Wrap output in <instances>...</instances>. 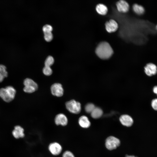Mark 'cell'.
I'll return each mask as SVG.
<instances>
[{
    "mask_svg": "<svg viewBox=\"0 0 157 157\" xmlns=\"http://www.w3.org/2000/svg\"><path fill=\"white\" fill-rule=\"evenodd\" d=\"M54 122L57 125L65 126L67 125L68 120L65 115L63 113H60L56 116Z\"/></svg>",
    "mask_w": 157,
    "mask_h": 157,
    "instance_id": "cell-8",
    "label": "cell"
},
{
    "mask_svg": "<svg viewBox=\"0 0 157 157\" xmlns=\"http://www.w3.org/2000/svg\"><path fill=\"white\" fill-rule=\"evenodd\" d=\"M133 9L135 14L139 15H141L144 14L145 9L141 5L135 3L133 6Z\"/></svg>",
    "mask_w": 157,
    "mask_h": 157,
    "instance_id": "cell-14",
    "label": "cell"
},
{
    "mask_svg": "<svg viewBox=\"0 0 157 157\" xmlns=\"http://www.w3.org/2000/svg\"><path fill=\"white\" fill-rule=\"evenodd\" d=\"M0 73L4 76V78L8 76V73L6 71V66L2 64H0Z\"/></svg>",
    "mask_w": 157,
    "mask_h": 157,
    "instance_id": "cell-20",
    "label": "cell"
},
{
    "mask_svg": "<svg viewBox=\"0 0 157 157\" xmlns=\"http://www.w3.org/2000/svg\"><path fill=\"white\" fill-rule=\"evenodd\" d=\"M103 111L101 109L98 107H95L91 113V117L94 119H97L101 116Z\"/></svg>",
    "mask_w": 157,
    "mask_h": 157,
    "instance_id": "cell-16",
    "label": "cell"
},
{
    "mask_svg": "<svg viewBox=\"0 0 157 157\" xmlns=\"http://www.w3.org/2000/svg\"><path fill=\"white\" fill-rule=\"evenodd\" d=\"M153 91L154 93L157 95V86H155L154 87Z\"/></svg>",
    "mask_w": 157,
    "mask_h": 157,
    "instance_id": "cell-27",
    "label": "cell"
},
{
    "mask_svg": "<svg viewBox=\"0 0 157 157\" xmlns=\"http://www.w3.org/2000/svg\"><path fill=\"white\" fill-rule=\"evenodd\" d=\"M144 72L149 76H152L157 73V67L154 63H147L144 67Z\"/></svg>",
    "mask_w": 157,
    "mask_h": 157,
    "instance_id": "cell-7",
    "label": "cell"
},
{
    "mask_svg": "<svg viewBox=\"0 0 157 157\" xmlns=\"http://www.w3.org/2000/svg\"><path fill=\"white\" fill-rule=\"evenodd\" d=\"M37 90L34 87L26 86L23 88L24 91L26 93H32L35 92Z\"/></svg>",
    "mask_w": 157,
    "mask_h": 157,
    "instance_id": "cell-21",
    "label": "cell"
},
{
    "mask_svg": "<svg viewBox=\"0 0 157 157\" xmlns=\"http://www.w3.org/2000/svg\"><path fill=\"white\" fill-rule=\"evenodd\" d=\"M48 149L53 155L56 156L61 153L63 147L60 144L57 142H53L49 144Z\"/></svg>",
    "mask_w": 157,
    "mask_h": 157,
    "instance_id": "cell-5",
    "label": "cell"
},
{
    "mask_svg": "<svg viewBox=\"0 0 157 157\" xmlns=\"http://www.w3.org/2000/svg\"><path fill=\"white\" fill-rule=\"evenodd\" d=\"M95 53L100 58L107 59L111 57L113 51L110 44L108 42L104 41L98 44L96 48Z\"/></svg>",
    "mask_w": 157,
    "mask_h": 157,
    "instance_id": "cell-1",
    "label": "cell"
},
{
    "mask_svg": "<svg viewBox=\"0 0 157 157\" xmlns=\"http://www.w3.org/2000/svg\"><path fill=\"white\" fill-rule=\"evenodd\" d=\"M78 123L79 126L83 128H88L91 124L88 117L84 115L82 116L79 117L78 120Z\"/></svg>",
    "mask_w": 157,
    "mask_h": 157,
    "instance_id": "cell-12",
    "label": "cell"
},
{
    "mask_svg": "<svg viewBox=\"0 0 157 157\" xmlns=\"http://www.w3.org/2000/svg\"><path fill=\"white\" fill-rule=\"evenodd\" d=\"M12 133L13 136L16 138H23L24 135L23 129L19 126L15 127Z\"/></svg>",
    "mask_w": 157,
    "mask_h": 157,
    "instance_id": "cell-13",
    "label": "cell"
},
{
    "mask_svg": "<svg viewBox=\"0 0 157 157\" xmlns=\"http://www.w3.org/2000/svg\"><path fill=\"white\" fill-rule=\"evenodd\" d=\"M125 157H137L134 156L126 155Z\"/></svg>",
    "mask_w": 157,
    "mask_h": 157,
    "instance_id": "cell-29",
    "label": "cell"
},
{
    "mask_svg": "<svg viewBox=\"0 0 157 157\" xmlns=\"http://www.w3.org/2000/svg\"><path fill=\"white\" fill-rule=\"evenodd\" d=\"M94 105L92 103H88L87 104L85 107V111L88 113H91L95 108Z\"/></svg>",
    "mask_w": 157,
    "mask_h": 157,
    "instance_id": "cell-19",
    "label": "cell"
},
{
    "mask_svg": "<svg viewBox=\"0 0 157 157\" xmlns=\"http://www.w3.org/2000/svg\"><path fill=\"white\" fill-rule=\"evenodd\" d=\"M151 105L154 109L157 110V98L153 99L152 101Z\"/></svg>",
    "mask_w": 157,
    "mask_h": 157,
    "instance_id": "cell-26",
    "label": "cell"
},
{
    "mask_svg": "<svg viewBox=\"0 0 157 157\" xmlns=\"http://www.w3.org/2000/svg\"><path fill=\"white\" fill-rule=\"evenodd\" d=\"M116 6L118 11L121 13H126L129 9V4L124 0L119 1L117 2Z\"/></svg>",
    "mask_w": 157,
    "mask_h": 157,
    "instance_id": "cell-10",
    "label": "cell"
},
{
    "mask_svg": "<svg viewBox=\"0 0 157 157\" xmlns=\"http://www.w3.org/2000/svg\"><path fill=\"white\" fill-rule=\"evenodd\" d=\"M16 94V90L11 86L0 89V97L6 102H9L12 101L14 99Z\"/></svg>",
    "mask_w": 157,
    "mask_h": 157,
    "instance_id": "cell-2",
    "label": "cell"
},
{
    "mask_svg": "<svg viewBox=\"0 0 157 157\" xmlns=\"http://www.w3.org/2000/svg\"><path fill=\"white\" fill-rule=\"evenodd\" d=\"M67 109L70 112L74 114H78L81 110L80 103L74 100H71L65 104Z\"/></svg>",
    "mask_w": 157,
    "mask_h": 157,
    "instance_id": "cell-3",
    "label": "cell"
},
{
    "mask_svg": "<svg viewBox=\"0 0 157 157\" xmlns=\"http://www.w3.org/2000/svg\"><path fill=\"white\" fill-rule=\"evenodd\" d=\"M4 78V76L0 73V83L3 81Z\"/></svg>",
    "mask_w": 157,
    "mask_h": 157,
    "instance_id": "cell-28",
    "label": "cell"
},
{
    "mask_svg": "<svg viewBox=\"0 0 157 157\" xmlns=\"http://www.w3.org/2000/svg\"><path fill=\"white\" fill-rule=\"evenodd\" d=\"M43 72L45 75L49 76L51 74L52 71L50 67L45 66L43 69Z\"/></svg>",
    "mask_w": 157,
    "mask_h": 157,
    "instance_id": "cell-22",
    "label": "cell"
},
{
    "mask_svg": "<svg viewBox=\"0 0 157 157\" xmlns=\"http://www.w3.org/2000/svg\"><path fill=\"white\" fill-rule=\"evenodd\" d=\"M23 83L24 86H32L34 87L36 90L38 89V85L31 79L28 78H26L24 80Z\"/></svg>",
    "mask_w": 157,
    "mask_h": 157,
    "instance_id": "cell-17",
    "label": "cell"
},
{
    "mask_svg": "<svg viewBox=\"0 0 157 157\" xmlns=\"http://www.w3.org/2000/svg\"><path fill=\"white\" fill-rule=\"evenodd\" d=\"M62 157H75V156L72 151L69 150H66L63 154Z\"/></svg>",
    "mask_w": 157,
    "mask_h": 157,
    "instance_id": "cell-24",
    "label": "cell"
},
{
    "mask_svg": "<svg viewBox=\"0 0 157 157\" xmlns=\"http://www.w3.org/2000/svg\"><path fill=\"white\" fill-rule=\"evenodd\" d=\"M51 93L54 96L60 97L63 94V89L61 84L55 83L53 84L51 88Z\"/></svg>",
    "mask_w": 157,
    "mask_h": 157,
    "instance_id": "cell-6",
    "label": "cell"
},
{
    "mask_svg": "<svg viewBox=\"0 0 157 157\" xmlns=\"http://www.w3.org/2000/svg\"><path fill=\"white\" fill-rule=\"evenodd\" d=\"M120 144L119 140L113 136L108 137L106 140V147L109 150H111L116 149Z\"/></svg>",
    "mask_w": 157,
    "mask_h": 157,
    "instance_id": "cell-4",
    "label": "cell"
},
{
    "mask_svg": "<svg viewBox=\"0 0 157 157\" xmlns=\"http://www.w3.org/2000/svg\"><path fill=\"white\" fill-rule=\"evenodd\" d=\"M119 119L121 123L123 125L127 127L131 126L133 123V119L131 116L127 115H121Z\"/></svg>",
    "mask_w": 157,
    "mask_h": 157,
    "instance_id": "cell-11",
    "label": "cell"
},
{
    "mask_svg": "<svg viewBox=\"0 0 157 157\" xmlns=\"http://www.w3.org/2000/svg\"><path fill=\"white\" fill-rule=\"evenodd\" d=\"M44 38L47 41H51L53 38V35L51 32L44 33Z\"/></svg>",
    "mask_w": 157,
    "mask_h": 157,
    "instance_id": "cell-23",
    "label": "cell"
},
{
    "mask_svg": "<svg viewBox=\"0 0 157 157\" xmlns=\"http://www.w3.org/2000/svg\"><path fill=\"white\" fill-rule=\"evenodd\" d=\"M53 29V28L50 25L47 24L44 25L42 27V30L44 33L51 32Z\"/></svg>",
    "mask_w": 157,
    "mask_h": 157,
    "instance_id": "cell-25",
    "label": "cell"
},
{
    "mask_svg": "<svg viewBox=\"0 0 157 157\" xmlns=\"http://www.w3.org/2000/svg\"><path fill=\"white\" fill-rule=\"evenodd\" d=\"M156 31H157V24H156Z\"/></svg>",
    "mask_w": 157,
    "mask_h": 157,
    "instance_id": "cell-30",
    "label": "cell"
},
{
    "mask_svg": "<svg viewBox=\"0 0 157 157\" xmlns=\"http://www.w3.org/2000/svg\"><path fill=\"white\" fill-rule=\"evenodd\" d=\"M54 62V59L53 57L51 56H48L46 58L44 64L46 66L50 67L52 65Z\"/></svg>",
    "mask_w": 157,
    "mask_h": 157,
    "instance_id": "cell-18",
    "label": "cell"
},
{
    "mask_svg": "<svg viewBox=\"0 0 157 157\" xmlns=\"http://www.w3.org/2000/svg\"><path fill=\"white\" fill-rule=\"evenodd\" d=\"M105 28L108 33H111L116 31L118 28L117 22L114 19H111L107 22L105 24Z\"/></svg>",
    "mask_w": 157,
    "mask_h": 157,
    "instance_id": "cell-9",
    "label": "cell"
},
{
    "mask_svg": "<svg viewBox=\"0 0 157 157\" xmlns=\"http://www.w3.org/2000/svg\"><path fill=\"white\" fill-rule=\"evenodd\" d=\"M96 10L99 14L102 15H106L108 11L107 6L101 3L98 4L96 6Z\"/></svg>",
    "mask_w": 157,
    "mask_h": 157,
    "instance_id": "cell-15",
    "label": "cell"
}]
</instances>
